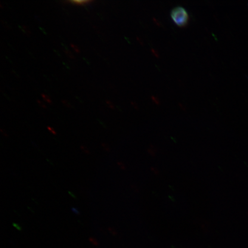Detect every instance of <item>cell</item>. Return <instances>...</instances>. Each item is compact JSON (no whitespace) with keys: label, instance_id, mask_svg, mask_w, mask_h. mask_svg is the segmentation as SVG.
<instances>
[{"label":"cell","instance_id":"cell-2","mask_svg":"<svg viewBox=\"0 0 248 248\" xmlns=\"http://www.w3.org/2000/svg\"><path fill=\"white\" fill-rule=\"evenodd\" d=\"M71 3H73V4L76 5H84L85 4H88V3L91 2V1H85V0H83V1H70Z\"/></svg>","mask_w":248,"mask_h":248},{"label":"cell","instance_id":"cell-7","mask_svg":"<svg viewBox=\"0 0 248 248\" xmlns=\"http://www.w3.org/2000/svg\"><path fill=\"white\" fill-rule=\"evenodd\" d=\"M80 148H81V149H82V150L83 152H84V153H85V154H90V153H89V152H90V151H89L88 149V148H87L86 147H85V146H82H82H81V147H80Z\"/></svg>","mask_w":248,"mask_h":248},{"label":"cell","instance_id":"cell-5","mask_svg":"<svg viewBox=\"0 0 248 248\" xmlns=\"http://www.w3.org/2000/svg\"><path fill=\"white\" fill-rule=\"evenodd\" d=\"M71 47L74 49V51L77 52V53H79L80 49L78 48V46H77L75 45L70 44Z\"/></svg>","mask_w":248,"mask_h":248},{"label":"cell","instance_id":"cell-16","mask_svg":"<svg viewBox=\"0 0 248 248\" xmlns=\"http://www.w3.org/2000/svg\"><path fill=\"white\" fill-rule=\"evenodd\" d=\"M13 225H14V226H15V227L17 229V230L21 231V228L20 227V226L19 225H18L17 224H15V223H14V224H13Z\"/></svg>","mask_w":248,"mask_h":248},{"label":"cell","instance_id":"cell-15","mask_svg":"<svg viewBox=\"0 0 248 248\" xmlns=\"http://www.w3.org/2000/svg\"><path fill=\"white\" fill-rule=\"evenodd\" d=\"M72 210L74 213L76 214V215H80V213H79V211L77 209H76V208H74H74H72Z\"/></svg>","mask_w":248,"mask_h":248},{"label":"cell","instance_id":"cell-1","mask_svg":"<svg viewBox=\"0 0 248 248\" xmlns=\"http://www.w3.org/2000/svg\"><path fill=\"white\" fill-rule=\"evenodd\" d=\"M173 22L180 27H185L187 26L189 21V16L187 12L184 8L177 7L173 8L170 12Z\"/></svg>","mask_w":248,"mask_h":248},{"label":"cell","instance_id":"cell-11","mask_svg":"<svg viewBox=\"0 0 248 248\" xmlns=\"http://www.w3.org/2000/svg\"><path fill=\"white\" fill-rule=\"evenodd\" d=\"M106 102L108 107L111 108H114V105L112 104V102L109 101H107Z\"/></svg>","mask_w":248,"mask_h":248},{"label":"cell","instance_id":"cell-3","mask_svg":"<svg viewBox=\"0 0 248 248\" xmlns=\"http://www.w3.org/2000/svg\"><path fill=\"white\" fill-rule=\"evenodd\" d=\"M89 241L94 246H98L99 243L97 239H95L94 237H90Z\"/></svg>","mask_w":248,"mask_h":248},{"label":"cell","instance_id":"cell-13","mask_svg":"<svg viewBox=\"0 0 248 248\" xmlns=\"http://www.w3.org/2000/svg\"><path fill=\"white\" fill-rule=\"evenodd\" d=\"M37 102H38V103L39 104L40 107H42L43 108H46V105L44 104H43L42 101H40V100H38V101H37Z\"/></svg>","mask_w":248,"mask_h":248},{"label":"cell","instance_id":"cell-6","mask_svg":"<svg viewBox=\"0 0 248 248\" xmlns=\"http://www.w3.org/2000/svg\"><path fill=\"white\" fill-rule=\"evenodd\" d=\"M21 29H22L23 32L25 33H26V35H30V34H31L30 31L29 30V29H28V28L27 27L23 26V28H21Z\"/></svg>","mask_w":248,"mask_h":248},{"label":"cell","instance_id":"cell-12","mask_svg":"<svg viewBox=\"0 0 248 248\" xmlns=\"http://www.w3.org/2000/svg\"><path fill=\"white\" fill-rule=\"evenodd\" d=\"M47 129L49 132H51L52 134L56 135L57 133L54 131L53 128H51V127L48 126Z\"/></svg>","mask_w":248,"mask_h":248},{"label":"cell","instance_id":"cell-8","mask_svg":"<svg viewBox=\"0 0 248 248\" xmlns=\"http://www.w3.org/2000/svg\"><path fill=\"white\" fill-rule=\"evenodd\" d=\"M65 53L67 55V57H69L71 59H74V57L72 54L69 51H64Z\"/></svg>","mask_w":248,"mask_h":248},{"label":"cell","instance_id":"cell-10","mask_svg":"<svg viewBox=\"0 0 248 248\" xmlns=\"http://www.w3.org/2000/svg\"><path fill=\"white\" fill-rule=\"evenodd\" d=\"M62 103H63L64 105H66V107H70V108L71 107L70 104L67 101H66V100H62Z\"/></svg>","mask_w":248,"mask_h":248},{"label":"cell","instance_id":"cell-9","mask_svg":"<svg viewBox=\"0 0 248 248\" xmlns=\"http://www.w3.org/2000/svg\"><path fill=\"white\" fill-rule=\"evenodd\" d=\"M108 230L111 232V234L113 235L117 234L116 232L115 231V230H114V229L112 228H108Z\"/></svg>","mask_w":248,"mask_h":248},{"label":"cell","instance_id":"cell-14","mask_svg":"<svg viewBox=\"0 0 248 248\" xmlns=\"http://www.w3.org/2000/svg\"><path fill=\"white\" fill-rule=\"evenodd\" d=\"M102 147H104V148L105 149V150H106L107 151H109V148L108 147L107 145H106L104 143H102Z\"/></svg>","mask_w":248,"mask_h":248},{"label":"cell","instance_id":"cell-17","mask_svg":"<svg viewBox=\"0 0 248 248\" xmlns=\"http://www.w3.org/2000/svg\"><path fill=\"white\" fill-rule=\"evenodd\" d=\"M69 194L71 195V196H72L73 197H74V198H76V197L75 196V195H74V194H73L72 193H70V192H69Z\"/></svg>","mask_w":248,"mask_h":248},{"label":"cell","instance_id":"cell-4","mask_svg":"<svg viewBox=\"0 0 248 248\" xmlns=\"http://www.w3.org/2000/svg\"><path fill=\"white\" fill-rule=\"evenodd\" d=\"M42 97L43 100H44L46 102H47L48 104H51L52 103L51 99L49 98L48 96L44 94H42Z\"/></svg>","mask_w":248,"mask_h":248}]
</instances>
